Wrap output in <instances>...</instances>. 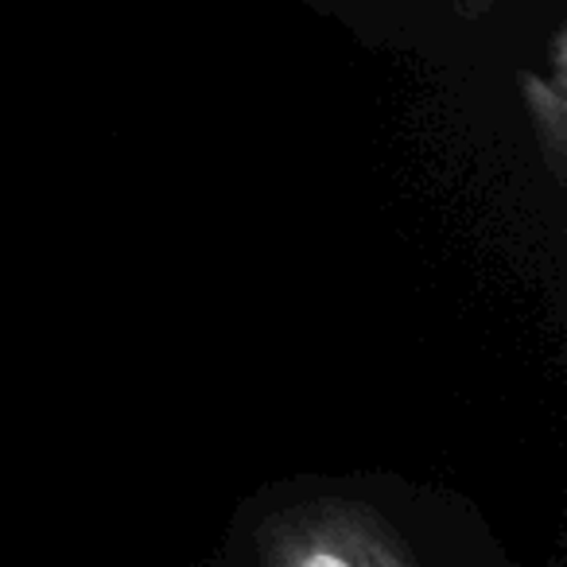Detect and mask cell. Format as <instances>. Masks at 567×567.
Masks as SVG:
<instances>
[]
</instances>
